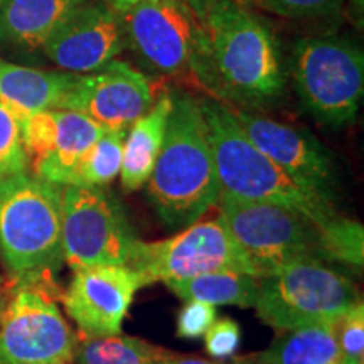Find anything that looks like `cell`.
Segmentation results:
<instances>
[{
    "label": "cell",
    "instance_id": "obj_33",
    "mask_svg": "<svg viewBox=\"0 0 364 364\" xmlns=\"http://www.w3.org/2000/svg\"><path fill=\"white\" fill-rule=\"evenodd\" d=\"M332 364H358V363H354V361H351V359H346V358H339L338 361H334Z\"/></svg>",
    "mask_w": 364,
    "mask_h": 364
},
{
    "label": "cell",
    "instance_id": "obj_14",
    "mask_svg": "<svg viewBox=\"0 0 364 364\" xmlns=\"http://www.w3.org/2000/svg\"><path fill=\"white\" fill-rule=\"evenodd\" d=\"M140 287H144L142 280L130 267L81 268L75 272L61 300L81 336H113L120 334L122 322Z\"/></svg>",
    "mask_w": 364,
    "mask_h": 364
},
{
    "label": "cell",
    "instance_id": "obj_7",
    "mask_svg": "<svg viewBox=\"0 0 364 364\" xmlns=\"http://www.w3.org/2000/svg\"><path fill=\"white\" fill-rule=\"evenodd\" d=\"M220 220L225 223L260 279L290 263L322 260L318 228L292 209L270 203L243 201L220 194Z\"/></svg>",
    "mask_w": 364,
    "mask_h": 364
},
{
    "label": "cell",
    "instance_id": "obj_21",
    "mask_svg": "<svg viewBox=\"0 0 364 364\" xmlns=\"http://www.w3.org/2000/svg\"><path fill=\"white\" fill-rule=\"evenodd\" d=\"M166 285L184 300H201L211 306L255 307L262 279L252 273L221 270L193 279L172 280Z\"/></svg>",
    "mask_w": 364,
    "mask_h": 364
},
{
    "label": "cell",
    "instance_id": "obj_15",
    "mask_svg": "<svg viewBox=\"0 0 364 364\" xmlns=\"http://www.w3.org/2000/svg\"><path fill=\"white\" fill-rule=\"evenodd\" d=\"M124 48L120 17L100 0L76 9L43 46L54 65L75 75L107 66Z\"/></svg>",
    "mask_w": 364,
    "mask_h": 364
},
{
    "label": "cell",
    "instance_id": "obj_27",
    "mask_svg": "<svg viewBox=\"0 0 364 364\" xmlns=\"http://www.w3.org/2000/svg\"><path fill=\"white\" fill-rule=\"evenodd\" d=\"M336 336L341 356L351 361L364 363V306L359 299L336 324Z\"/></svg>",
    "mask_w": 364,
    "mask_h": 364
},
{
    "label": "cell",
    "instance_id": "obj_12",
    "mask_svg": "<svg viewBox=\"0 0 364 364\" xmlns=\"http://www.w3.org/2000/svg\"><path fill=\"white\" fill-rule=\"evenodd\" d=\"M22 142L34 176L59 186H73L81 162L105 129L70 110H44L19 118Z\"/></svg>",
    "mask_w": 364,
    "mask_h": 364
},
{
    "label": "cell",
    "instance_id": "obj_13",
    "mask_svg": "<svg viewBox=\"0 0 364 364\" xmlns=\"http://www.w3.org/2000/svg\"><path fill=\"white\" fill-rule=\"evenodd\" d=\"M154 105L147 76L125 61H113L88 75H76L63 110L78 112L103 129H130Z\"/></svg>",
    "mask_w": 364,
    "mask_h": 364
},
{
    "label": "cell",
    "instance_id": "obj_20",
    "mask_svg": "<svg viewBox=\"0 0 364 364\" xmlns=\"http://www.w3.org/2000/svg\"><path fill=\"white\" fill-rule=\"evenodd\" d=\"M336 324L287 331L265 351L235 359V364H332L341 356Z\"/></svg>",
    "mask_w": 364,
    "mask_h": 364
},
{
    "label": "cell",
    "instance_id": "obj_28",
    "mask_svg": "<svg viewBox=\"0 0 364 364\" xmlns=\"http://www.w3.org/2000/svg\"><path fill=\"white\" fill-rule=\"evenodd\" d=\"M177 318V336L184 339H196L206 334L216 321V307L201 300H188Z\"/></svg>",
    "mask_w": 364,
    "mask_h": 364
},
{
    "label": "cell",
    "instance_id": "obj_5",
    "mask_svg": "<svg viewBox=\"0 0 364 364\" xmlns=\"http://www.w3.org/2000/svg\"><path fill=\"white\" fill-rule=\"evenodd\" d=\"M353 280L331 263L309 258L262 279L255 309L273 329L332 324L358 302Z\"/></svg>",
    "mask_w": 364,
    "mask_h": 364
},
{
    "label": "cell",
    "instance_id": "obj_32",
    "mask_svg": "<svg viewBox=\"0 0 364 364\" xmlns=\"http://www.w3.org/2000/svg\"><path fill=\"white\" fill-rule=\"evenodd\" d=\"M164 364H221V363L206 361V359H201V358H177V356H172L169 361H166ZM231 364H235V363H231Z\"/></svg>",
    "mask_w": 364,
    "mask_h": 364
},
{
    "label": "cell",
    "instance_id": "obj_4",
    "mask_svg": "<svg viewBox=\"0 0 364 364\" xmlns=\"http://www.w3.org/2000/svg\"><path fill=\"white\" fill-rule=\"evenodd\" d=\"M63 186L26 172L0 179V252L17 279L63 262Z\"/></svg>",
    "mask_w": 364,
    "mask_h": 364
},
{
    "label": "cell",
    "instance_id": "obj_16",
    "mask_svg": "<svg viewBox=\"0 0 364 364\" xmlns=\"http://www.w3.org/2000/svg\"><path fill=\"white\" fill-rule=\"evenodd\" d=\"M231 110L255 147L273 164L299 184L332 199L336 184L334 164L329 152L312 135L252 112L238 108Z\"/></svg>",
    "mask_w": 364,
    "mask_h": 364
},
{
    "label": "cell",
    "instance_id": "obj_1",
    "mask_svg": "<svg viewBox=\"0 0 364 364\" xmlns=\"http://www.w3.org/2000/svg\"><path fill=\"white\" fill-rule=\"evenodd\" d=\"M193 73L208 90L240 105L270 103L285 90L270 29L240 0H216L204 14Z\"/></svg>",
    "mask_w": 364,
    "mask_h": 364
},
{
    "label": "cell",
    "instance_id": "obj_3",
    "mask_svg": "<svg viewBox=\"0 0 364 364\" xmlns=\"http://www.w3.org/2000/svg\"><path fill=\"white\" fill-rule=\"evenodd\" d=\"M199 103L215 159L220 194L289 208L317 226L338 216L332 199L299 184L255 147L230 107L216 100Z\"/></svg>",
    "mask_w": 364,
    "mask_h": 364
},
{
    "label": "cell",
    "instance_id": "obj_34",
    "mask_svg": "<svg viewBox=\"0 0 364 364\" xmlns=\"http://www.w3.org/2000/svg\"><path fill=\"white\" fill-rule=\"evenodd\" d=\"M0 309H2V300H0Z\"/></svg>",
    "mask_w": 364,
    "mask_h": 364
},
{
    "label": "cell",
    "instance_id": "obj_6",
    "mask_svg": "<svg viewBox=\"0 0 364 364\" xmlns=\"http://www.w3.org/2000/svg\"><path fill=\"white\" fill-rule=\"evenodd\" d=\"M292 80L304 110L327 127L356 118L364 95V54L344 38H307L295 44Z\"/></svg>",
    "mask_w": 364,
    "mask_h": 364
},
{
    "label": "cell",
    "instance_id": "obj_30",
    "mask_svg": "<svg viewBox=\"0 0 364 364\" xmlns=\"http://www.w3.org/2000/svg\"><path fill=\"white\" fill-rule=\"evenodd\" d=\"M186 4L191 7V11H193L196 16H198V19L201 21L204 17V14L208 12V9L213 6V4L216 2V0H184Z\"/></svg>",
    "mask_w": 364,
    "mask_h": 364
},
{
    "label": "cell",
    "instance_id": "obj_22",
    "mask_svg": "<svg viewBox=\"0 0 364 364\" xmlns=\"http://www.w3.org/2000/svg\"><path fill=\"white\" fill-rule=\"evenodd\" d=\"M174 356L161 346L129 336H83L76 343V364H164Z\"/></svg>",
    "mask_w": 364,
    "mask_h": 364
},
{
    "label": "cell",
    "instance_id": "obj_24",
    "mask_svg": "<svg viewBox=\"0 0 364 364\" xmlns=\"http://www.w3.org/2000/svg\"><path fill=\"white\" fill-rule=\"evenodd\" d=\"M318 228V245L327 263L359 268L364 263V230L361 223L336 216Z\"/></svg>",
    "mask_w": 364,
    "mask_h": 364
},
{
    "label": "cell",
    "instance_id": "obj_17",
    "mask_svg": "<svg viewBox=\"0 0 364 364\" xmlns=\"http://www.w3.org/2000/svg\"><path fill=\"white\" fill-rule=\"evenodd\" d=\"M75 73L43 71L0 61V103L17 117L63 110Z\"/></svg>",
    "mask_w": 364,
    "mask_h": 364
},
{
    "label": "cell",
    "instance_id": "obj_25",
    "mask_svg": "<svg viewBox=\"0 0 364 364\" xmlns=\"http://www.w3.org/2000/svg\"><path fill=\"white\" fill-rule=\"evenodd\" d=\"M27 167L19 117L0 103V179L26 172Z\"/></svg>",
    "mask_w": 364,
    "mask_h": 364
},
{
    "label": "cell",
    "instance_id": "obj_2",
    "mask_svg": "<svg viewBox=\"0 0 364 364\" xmlns=\"http://www.w3.org/2000/svg\"><path fill=\"white\" fill-rule=\"evenodd\" d=\"M150 203L171 228L201 220L220 199L215 159L201 103L186 93H172L166 136L147 182Z\"/></svg>",
    "mask_w": 364,
    "mask_h": 364
},
{
    "label": "cell",
    "instance_id": "obj_9",
    "mask_svg": "<svg viewBox=\"0 0 364 364\" xmlns=\"http://www.w3.org/2000/svg\"><path fill=\"white\" fill-rule=\"evenodd\" d=\"M24 282L0 309V364H73L76 338L56 300L39 282Z\"/></svg>",
    "mask_w": 364,
    "mask_h": 364
},
{
    "label": "cell",
    "instance_id": "obj_31",
    "mask_svg": "<svg viewBox=\"0 0 364 364\" xmlns=\"http://www.w3.org/2000/svg\"><path fill=\"white\" fill-rule=\"evenodd\" d=\"M100 2H103L105 6H108L112 11H115L118 14V12L125 11V9L132 7L134 4L140 2V0H100Z\"/></svg>",
    "mask_w": 364,
    "mask_h": 364
},
{
    "label": "cell",
    "instance_id": "obj_29",
    "mask_svg": "<svg viewBox=\"0 0 364 364\" xmlns=\"http://www.w3.org/2000/svg\"><path fill=\"white\" fill-rule=\"evenodd\" d=\"M241 331L233 318L223 317L215 321L204 334V344L213 358H228L240 348Z\"/></svg>",
    "mask_w": 364,
    "mask_h": 364
},
{
    "label": "cell",
    "instance_id": "obj_10",
    "mask_svg": "<svg viewBox=\"0 0 364 364\" xmlns=\"http://www.w3.org/2000/svg\"><path fill=\"white\" fill-rule=\"evenodd\" d=\"M130 268L136 272L144 285L157 280L167 284L221 270L258 277L220 218L196 221L167 240L152 243L139 241Z\"/></svg>",
    "mask_w": 364,
    "mask_h": 364
},
{
    "label": "cell",
    "instance_id": "obj_19",
    "mask_svg": "<svg viewBox=\"0 0 364 364\" xmlns=\"http://www.w3.org/2000/svg\"><path fill=\"white\" fill-rule=\"evenodd\" d=\"M171 110L172 93L162 95L127 132L120 169L122 188L127 193L139 191L149 182L162 149Z\"/></svg>",
    "mask_w": 364,
    "mask_h": 364
},
{
    "label": "cell",
    "instance_id": "obj_11",
    "mask_svg": "<svg viewBox=\"0 0 364 364\" xmlns=\"http://www.w3.org/2000/svg\"><path fill=\"white\" fill-rule=\"evenodd\" d=\"M125 44L154 70L194 71L201 21L184 0H140L118 12Z\"/></svg>",
    "mask_w": 364,
    "mask_h": 364
},
{
    "label": "cell",
    "instance_id": "obj_18",
    "mask_svg": "<svg viewBox=\"0 0 364 364\" xmlns=\"http://www.w3.org/2000/svg\"><path fill=\"white\" fill-rule=\"evenodd\" d=\"M90 0H0V43L38 49Z\"/></svg>",
    "mask_w": 364,
    "mask_h": 364
},
{
    "label": "cell",
    "instance_id": "obj_8",
    "mask_svg": "<svg viewBox=\"0 0 364 364\" xmlns=\"http://www.w3.org/2000/svg\"><path fill=\"white\" fill-rule=\"evenodd\" d=\"M139 241L120 203L108 191L63 186V260L73 270L130 267Z\"/></svg>",
    "mask_w": 364,
    "mask_h": 364
},
{
    "label": "cell",
    "instance_id": "obj_23",
    "mask_svg": "<svg viewBox=\"0 0 364 364\" xmlns=\"http://www.w3.org/2000/svg\"><path fill=\"white\" fill-rule=\"evenodd\" d=\"M129 129H105L97 144L86 154L73 186L105 188L120 176L124 144Z\"/></svg>",
    "mask_w": 364,
    "mask_h": 364
},
{
    "label": "cell",
    "instance_id": "obj_26",
    "mask_svg": "<svg viewBox=\"0 0 364 364\" xmlns=\"http://www.w3.org/2000/svg\"><path fill=\"white\" fill-rule=\"evenodd\" d=\"M287 19H317L332 16L344 0H240Z\"/></svg>",
    "mask_w": 364,
    "mask_h": 364
}]
</instances>
